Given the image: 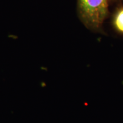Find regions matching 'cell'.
<instances>
[{
  "label": "cell",
  "instance_id": "7a4b0ae2",
  "mask_svg": "<svg viewBox=\"0 0 123 123\" xmlns=\"http://www.w3.org/2000/svg\"><path fill=\"white\" fill-rule=\"evenodd\" d=\"M115 25L120 31L123 33V9L117 14L115 19Z\"/></svg>",
  "mask_w": 123,
  "mask_h": 123
},
{
  "label": "cell",
  "instance_id": "6da1fadb",
  "mask_svg": "<svg viewBox=\"0 0 123 123\" xmlns=\"http://www.w3.org/2000/svg\"><path fill=\"white\" fill-rule=\"evenodd\" d=\"M83 17L87 22L98 27L103 22L107 12V0H79Z\"/></svg>",
  "mask_w": 123,
  "mask_h": 123
}]
</instances>
